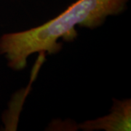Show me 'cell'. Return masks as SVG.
<instances>
[{
	"label": "cell",
	"mask_w": 131,
	"mask_h": 131,
	"mask_svg": "<svg viewBox=\"0 0 131 131\" xmlns=\"http://www.w3.org/2000/svg\"><path fill=\"white\" fill-rule=\"evenodd\" d=\"M129 0H77L55 18L41 26L0 37V55L14 71L27 66L34 53L57 54L62 49L59 39L67 42L77 37L76 26L95 29L103 25L108 16L125 11Z\"/></svg>",
	"instance_id": "6da1fadb"
},
{
	"label": "cell",
	"mask_w": 131,
	"mask_h": 131,
	"mask_svg": "<svg viewBox=\"0 0 131 131\" xmlns=\"http://www.w3.org/2000/svg\"><path fill=\"white\" fill-rule=\"evenodd\" d=\"M108 114L82 122L78 127L84 131H130L131 130V100L113 99Z\"/></svg>",
	"instance_id": "7a4b0ae2"
}]
</instances>
